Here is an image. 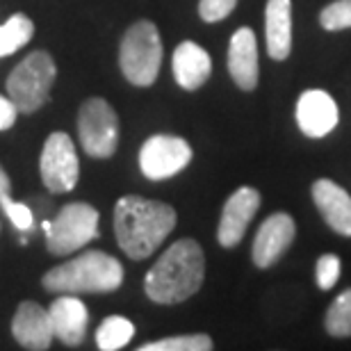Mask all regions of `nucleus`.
<instances>
[{
  "instance_id": "nucleus-6",
  "label": "nucleus",
  "mask_w": 351,
  "mask_h": 351,
  "mask_svg": "<svg viewBox=\"0 0 351 351\" xmlns=\"http://www.w3.org/2000/svg\"><path fill=\"white\" fill-rule=\"evenodd\" d=\"M98 237V210L89 203H69L53 219L46 247L53 256L73 254Z\"/></svg>"
},
{
  "instance_id": "nucleus-19",
  "label": "nucleus",
  "mask_w": 351,
  "mask_h": 351,
  "mask_svg": "<svg viewBox=\"0 0 351 351\" xmlns=\"http://www.w3.org/2000/svg\"><path fill=\"white\" fill-rule=\"evenodd\" d=\"M34 34V23L25 14H14L0 25V58L16 53L23 48Z\"/></svg>"
},
{
  "instance_id": "nucleus-2",
  "label": "nucleus",
  "mask_w": 351,
  "mask_h": 351,
  "mask_svg": "<svg viewBox=\"0 0 351 351\" xmlns=\"http://www.w3.org/2000/svg\"><path fill=\"white\" fill-rule=\"evenodd\" d=\"M206 278V258L196 240L173 242L144 278L146 297L156 304H182L199 292Z\"/></svg>"
},
{
  "instance_id": "nucleus-10",
  "label": "nucleus",
  "mask_w": 351,
  "mask_h": 351,
  "mask_svg": "<svg viewBox=\"0 0 351 351\" xmlns=\"http://www.w3.org/2000/svg\"><path fill=\"white\" fill-rule=\"evenodd\" d=\"M258 208H261V192L254 187H240L228 196L217 228V240L223 249H233L242 242Z\"/></svg>"
},
{
  "instance_id": "nucleus-3",
  "label": "nucleus",
  "mask_w": 351,
  "mask_h": 351,
  "mask_svg": "<svg viewBox=\"0 0 351 351\" xmlns=\"http://www.w3.org/2000/svg\"><path fill=\"white\" fill-rule=\"evenodd\" d=\"M41 283L46 290L62 294L114 292L123 283V267L103 251H87L44 274Z\"/></svg>"
},
{
  "instance_id": "nucleus-20",
  "label": "nucleus",
  "mask_w": 351,
  "mask_h": 351,
  "mask_svg": "<svg viewBox=\"0 0 351 351\" xmlns=\"http://www.w3.org/2000/svg\"><path fill=\"white\" fill-rule=\"evenodd\" d=\"M135 335V326L130 319L121 317V315H112V317L103 319V324L96 331V345L101 351H117L125 347Z\"/></svg>"
},
{
  "instance_id": "nucleus-9",
  "label": "nucleus",
  "mask_w": 351,
  "mask_h": 351,
  "mask_svg": "<svg viewBox=\"0 0 351 351\" xmlns=\"http://www.w3.org/2000/svg\"><path fill=\"white\" fill-rule=\"evenodd\" d=\"M192 160V149L182 137L153 135L139 151V169L149 180H165L180 173Z\"/></svg>"
},
{
  "instance_id": "nucleus-25",
  "label": "nucleus",
  "mask_w": 351,
  "mask_h": 351,
  "mask_svg": "<svg viewBox=\"0 0 351 351\" xmlns=\"http://www.w3.org/2000/svg\"><path fill=\"white\" fill-rule=\"evenodd\" d=\"M315 278H317L319 290H331L340 278V258L338 256H322L315 267Z\"/></svg>"
},
{
  "instance_id": "nucleus-22",
  "label": "nucleus",
  "mask_w": 351,
  "mask_h": 351,
  "mask_svg": "<svg viewBox=\"0 0 351 351\" xmlns=\"http://www.w3.org/2000/svg\"><path fill=\"white\" fill-rule=\"evenodd\" d=\"M210 349H213V340L206 333L173 335V338L156 340L139 347V351H210Z\"/></svg>"
},
{
  "instance_id": "nucleus-1",
  "label": "nucleus",
  "mask_w": 351,
  "mask_h": 351,
  "mask_svg": "<svg viewBox=\"0 0 351 351\" xmlns=\"http://www.w3.org/2000/svg\"><path fill=\"white\" fill-rule=\"evenodd\" d=\"M176 226V210L144 196H121L114 208L117 242L132 261H144L160 249Z\"/></svg>"
},
{
  "instance_id": "nucleus-17",
  "label": "nucleus",
  "mask_w": 351,
  "mask_h": 351,
  "mask_svg": "<svg viewBox=\"0 0 351 351\" xmlns=\"http://www.w3.org/2000/svg\"><path fill=\"white\" fill-rule=\"evenodd\" d=\"M173 78L182 89H199L208 82L213 73V60L206 48H201L194 41H182L173 51Z\"/></svg>"
},
{
  "instance_id": "nucleus-14",
  "label": "nucleus",
  "mask_w": 351,
  "mask_h": 351,
  "mask_svg": "<svg viewBox=\"0 0 351 351\" xmlns=\"http://www.w3.org/2000/svg\"><path fill=\"white\" fill-rule=\"evenodd\" d=\"M51 324L55 338H60L69 347H78L87 335V324H89V313L87 306L82 304L73 294H64V297L55 299L51 308Z\"/></svg>"
},
{
  "instance_id": "nucleus-23",
  "label": "nucleus",
  "mask_w": 351,
  "mask_h": 351,
  "mask_svg": "<svg viewBox=\"0 0 351 351\" xmlns=\"http://www.w3.org/2000/svg\"><path fill=\"white\" fill-rule=\"evenodd\" d=\"M319 25L328 32H340L351 27V0H335L319 14Z\"/></svg>"
},
{
  "instance_id": "nucleus-13",
  "label": "nucleus",
  "mask_w": 351,
  "mask_h": 351,
  "mask_svg": "<svg viewBox=\"0 0 351 351\" xmlns=\"http://www.w3.org/2000/svg\"><path fill=\"white\" fill-rule=\"evenodd\" d=\"M12 335L21 347L32 351H44L51 347L55 338L51 315L44 306L34 304V301H25L19 306L12 319Z\"/></svg>"
},
{
  "instance_id": "nucleus-18",
  "label": "nucleus",
  "mask_w": 351,
  "mask_h": 351,
  "mask_svg": "<svg viewBox=\"0 0 351 351\" xmlns=\"http://www.w3.org/2000/svg\"><path fill=\"white\" fill-rule=\"evenodd\" d=\"M265 39L271 60H285L292 51V3L290 0H267Z\"/></svg>"
},
{
  "instance_id": "nucleus-21",
  "label": "nucleus",
  "mask_w": 351,
  "mask_h": 351,
  "mask_svg": "<svg viewBox=\"0 0 351 351\" xmlns=\"http://www.w3.org/2000/svg\"><path fill=\"white\" fill-rule=\"evenodd\" d=\"M324 328L333 338H349L351 335V287L340 292L326 311Z\"/></svg>"
},
{
  "instance_id": "nucleus-27",
  "label": "nucleus",
  "mask_w": 351,
  "mask_h": 351,
  "mask_svg": "<svg viewBox=\"0 0 351 351\" xmlns=\"http://www.w3.org/2000/svg\"><path fill=\"white\" fill-rule=\"evenodd\" d=\"M16 114H19L16 105H14L10 98L0 96V130L12 128L14 121H16Z\"/></svg>"
},
{
  "instance_id": "nucleus-5",
  "label": "nucleus",
  "mask_w": 351,
  "mask_h": 351,
  "mask_svg": "<svg viewBox=\"0 0 351 351\" xmlns=\"http://www.w3.org/2000/svg\"><path fill=\"white\" fill-rule=\"evenodd\" d=\"M58 78L53 58L46 51H34L7 78V94L21 114H32L44 108L51 87Z\"/></svg>"
},
{
  "instance_id": "nucleus-28",
  "label": "nucleus",
  "mask_w": 351,
  "mask_h": 351,
  "mask_svg": "<svg viewBox=\"0 0 351 351\" xmlns=\"http://www.w3.org/2000/svg\"><path fill=\"white\" fill-rule=\"evenodd\" d=\"M10 192V178H7L5 169L0 167V194H7Z\"/></svg>"
},
{
  "instance_id": "nucleus-7",
  "label": "nucleus",
  "mask_w": 351,
  "mask_h": 351,
  "mask_svg": "<svg viewBox=\"0 0 351 351\" xmlns=\"http://www.w3.org/2000/svg\"><path fill=\"white\" fill-rule=\"evenodd\" d=\"M78 135L87 156L105 160L114 156L119 144V117L103 98H89L78 114Z\"/></svg>"
},
{
  "instance_id": "nucleus-15",
  "label": "nucleus",
  "mask_w": 351,
  "mask_h": 351,
  "mask_svg": "<svg viewBox=\"0 0 351 351\" xmlns=\"http://www.w3.org/2000/svg\"><path fill=\"white\" fill-rule=\"evenodd\" d=\"M313 201L335 233L351 237V196L338 182L319 178L313 182Z\"/></svg>"
},
{
  "instance_id": "nucleus-12",
  "label": "nucleus",
  "mask_w": 351,
  "mask_h": 351,
  "mask_svg": "<svg viewBox=\"0 0 351 351\" xmlns=\"http://www.w3.org/2000/svg\"><path fill=\"white\" fill-rule=\"evenodd\" d=\"M340 119L338 105L331 94L322 89H308L299 96L297 103V123L304 135L319 139L335 130Z\"/></svg>"
},
{
  "instance_id": "nucleus-11",
  "label": "nucleus",
  "mask_w": 351,
  "mask_h": 351,
  "mask_svg": "<svg viewBox=\"0 0 351 351\" xmlns=\"http://www.w3.org/2000/svg\"><path fill=\"white\" fill-rule=\"evenodd\" d=\"M294 235H297V226H294V219L287 213H274L267 217L254 237L251 258H254L256 267L267 269V267L276 265L285 251L290 249Z\"/></svg>"
},
{
  "instance_id": "nucleus-8",
  "label": "nucleus",
  "mask_w": 351,
  "mask_h": 351,
  "mask_svg": "<svg viewBox=\"0 0 351 351\" xmlns=\"http://www.w3.org/2000/svg\"><path fill=\"white\" fill-rule=\"evenodd\" d=\"M41 180L48 192L64 194L78 185V153L66 132H53L48 135L44 151H41Z\"/></svg>"
},
{
  "instance_id": "nucleus-26",
  "label": "nucleus",
  "mask_w": 351,
  "mask_h": 351,
  "mask_svg": "<svg viewBox=\"0 0 351 351\" xmlns=\"http://www.w3.org/2000/svg\"><path fill=\"white\" fill-rule=\"evenodd\" d=\"M237 0H201L199 14L206 23H217V21L226 19L230 12L235 10Z\"/></svg>"
},
{
  "instance_id": "nucleus-24",
  "label": "nucleus",
  "mask_w": 351,
  "mask_h": 351,
  "mask_svg": "<svg viewBox=\"0 0 351 351\" xmlns=\"http://www.w3.org/2000/svg\"><path fill=\"white\" fill-rule=\"evenodd\" d=\"M0 206H3L5 215L10 217V221L14 223V228L19 230H30L34 226V217H32V210L23 206V203L10 199V192L7 194H0Z\"/></svg>"
},
{
  "instance_id": "nucleus-16",
  "label": "nucleus",
  "mask_w": 351,
  "mask_h": 351,
  "mask_svg": "<svg viewBox=\"0 0 351 351\" xmlns=\"http://www.w3.org/2000/svg\"><path fill=\"white\" fill-rule=\"evenodd\" d=\"M228 73L244 91L258 85V44L251 27H240L228 44Z\"/></svg>"
},
{
  "instance_id": "nucleus-4",
  "label": "nucleus",
  "mask_w": 351,
  "mask_h": 351,
  "mask_svg": "<svg viewBox=\"0 0 351 351\" xmlns=\"http://www.w3.org/2000/svg\"><path fill=\"white\" fill-rule=\"evenodd\" d=\"M119 64L125 80L135 87H151L158 80L162 64V41L156 23L137 21L128 27L119 48Z\"/></svg>"
}]
</instances>
